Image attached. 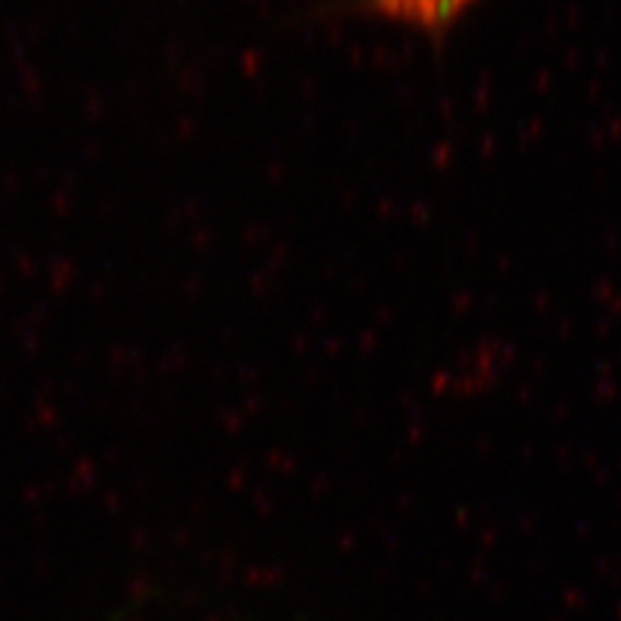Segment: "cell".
Masks as SVG:
<instances>
[{
  "instance_id": "obj_1",
  "label": "cell",
  "mask_w": 621,
  "mask_h": 621,
  "mask_svg": "<svg viewBox=\"0 0 621 621\" xmlns=\"http://www.w3.org/2000/svg\"><path fill=\"white\" fill-rule=\"evenodd\" d=\"M476 3L479 0H334L322 7V14L382 19L442 41Z\"/></svg>"
}]
</instances>
